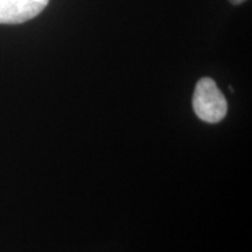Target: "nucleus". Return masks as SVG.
Segmentation results:
<instances>
[{
  "label": "nucleus",
  "instance_id": "f257e3e1",
  "mask_svg": "<svg viewBox=\"0 0 252 252\" xmlns=\"http://www.w3.org/2000/svg\"><path fill=\"white\" fill-rule=\"evenodd\" d=\"M193 108L201 121L215 124L225 117L228 103L217 88L215 81L209 77H203L195 87Z\"/></svg>",
  "mask_w": 252,
  "mask_h": 252
},
{
  "label": "nucleus",
  "instance_id": "f03ea898",
  "mask_svg": "<svg viewBox=\"0 0 252 252\" xmlns=\"http://www.w3.org/2000/svg\"><path fill=\"white\" fill-rule=\"evenodd\" d=\"M49 0H0V24H23L39 15Z\"/></svg>",
  "mask_w": 252,
  "mask_h": 252
},
{
  "label": "nucleus",
  "instance_id": "7ed1b4c3",
  "mask_svg": "<svg viewBox=\"0 0 252 252\" xmlns=\"http://www.w3.org/2000/svg\"><path fill=\"white\" fill-rule=\"evenodd\" d=\"M230 2H231L232 5H239V4H243L244 1H247V0H229Z\"/></svg>",
  "mask_w": 252,
  "mask_h": 252
}]
</instances>
